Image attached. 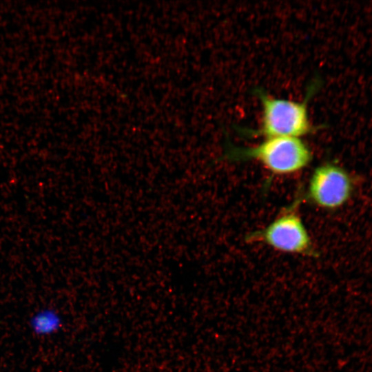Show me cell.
Instances as JSON below:
<instances>
[{"label": "cell", "instance_id": "6da1fadb", "mask_svg": "<svg viewBox=\"0 0 372 372\" xmlns=\"http://www.w3.org/2000/svg\"><path fill=\"white\" fill-rule=\"evenodd\" d=\"M319 79L311 82L304 99L301 102L273 97L257 88L254 94L260 99L262 117L257 130L240 129L246 136L269 137H295L316 132L320 127L314 126L310 121L308 102L320 88Z\"/></svg>", "mask_w": 372, "mask_h": 372}, {"label": "cell", "instance_id": "3957f363", "mask_svg": "<svg viewBox=\"0 0 372 372\" xmlns=\"http://www.w3.org/2000/svg\"><path fill=\"white\" fill-rule=\"evenodd\" d=\"M301 200L298 196L272 221L262 229L249 233L247 242L262 243L282 253L317 257L307 227L298 211Z\"/></svg>", "mask_w": 372, "mask_h": 372}, {"label": "cell", "instance_id": "5b68a950", "mask_svg": "<svg viewBox=\"0 0 372 372\" xmlns=\"http://www.w3.org/2000/svg\"><path fill=\"white\" fill-rule=\"evenodd\" d=\"M28 325L34 335L48 337L58 333L62 329L63 319L54 308L43 307L30 316Z\"/></svg>", "mask_w": 372, "mask_h": 372}, {"label": "cell", "instance_id": "7a4b0ae2", "mask_svg": "<svg viewBox=\"0 0 372 372\" xmlns=\"http://www.w3.org/2000/svg\"><path fill=\"white\" fill-rule=\"evenodd\" d=\"M225 157L231 161H254L272 174L285 176L306 168L312 153L300 138L269 137L258 145L238 147L228 142Z\"/></svg>", "mask_w": 372, "mask_h": 372}, {"label": "cell", "instance_id": "277c9868", "mask_svg": "<svg viewBox=\"0 0 372 372\" xmlns=\"http://www.w3.org/2000/svg\"><path fill=\"white\" fill-rule=\"evenodd\" d=\"M355 187L354 178L347 169L327 162L314 169L303 196L321 209L334 210L350 200Z\"/></svg>", "mask_w": 372, "mask_h": 372}]
</instances>
